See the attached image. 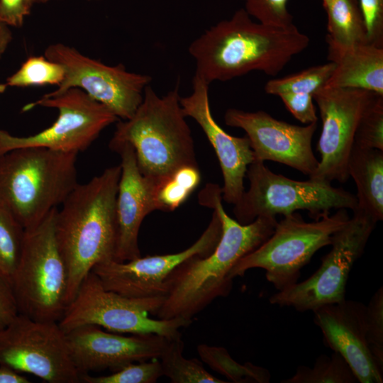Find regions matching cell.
Segmentation results:
<instances>
[{
    "instance_id": "6da1fadb",
    "label": "cell",
    "mask_w": 383,
    "mask_h": 383,
    "mask_svg": "<svg viewBox=\"0 0 383 383\" xmlns=\"http://www.w3.org/2000/svg\"><path fill=\"white\" fill-rule=\"evenodd\" d=\"M222 200V189L216 184H207L200 191L199 203L217 212L222 235L211 253L192 257L170 274L165 280L166 295L155 314L157 318L192 319L216 299L227 296L233 288L229 277L233 267L272 234L276 217H258L242 225L226 213Z\"/></svg>"
},
{
    "instance_id": "7a4b0ae2",
    "label": "cell",
    "mask_w": 383,
    "mask_h": 383,
    "mask_svg": "<svg viewBox=\"0 0 383 383\" xmlns=\"http://www.w3.org/2000/svg\"><path fill=\"white\" fill-rule=\"evenodd\" d=\"M309 44L293 24L277 27L255 22L245 9L210 27L189 46L195 74L208 84L252 71L274 77Z\"/></svg>"
},
{
    "instance_id": "3957f363",
    "label": "cell",
    "mask_w": 383,
    "mask_h": 383,
    "mask_svg": "<svg viewBox=\"0 0 383 383\" xmlns=\"http://www.w3.org/2000/svg\"><path fill=\"white\" fill-rule=\"evenodd\" d=\"M120 175L119 165L78 183L57 209L55 238L68 272L67 305L94 266L114 260Z\"/></svg>"
},
{
    "instance_id": "277c9868",
    "label": "cell",
    "mask_w": 383,
    "mask_h": 383,
    "mask_svg": "<svg viewBox=\"0 0 383 383\" xmlns=\"http://www.w3.org/2000/svg\"><path fill=\"white\" fill-rule=\"evenodd\" d=\"M179 84L160 96L149 84L133 116L118 121L109 148L128 143L141 173L155 181L179 168L198 166L191 129L180 104Z\"/></svg>"
},
{
    "instance_id": "5b68a950",
    "label": "cell",
    "mask_w": 383,
    "mask_h": 383,
    "mask_svg": "<svg viewBox=\"0 0 383 383\" xmlns=\"http://www.w3.org/2000/svg\"><path fill=\"white\" fill-rule=\"evenodd\" d=\"M77 155L24 148L0 155V204L25 230L38 225L77 185Z\"/></svg>"
},
{
    "instance_id": "8992f818",
    "label": "cell",
    "mask_w": 383,
    "mask_h": 383,
    "mask_svg": "<svg viewBox=\"0 0 383 383\" xmlns=\"http://www.w3.org/2000/svg\"><path fill=\"white\" fill-rule=\"evenodd\" d=\"M57 211L25 230L21 257L11 278L18 313L37 321L58 322L67 306L68 272L55 238Z\"/></svg>"
},
{
    "instance_id": "52a82bcc",
    "label": "cell",
    "mask_w": 383,
    "mask_h": 383,
    "mask_svg": "<svg viewBox=\"0 0 383 383\" xmlns=\"http://www.w3.org/2000/svg\"><path fill=\"white\" fill-rule=\"evenodd\" d=\"M347 209H338L311 222L297 212L284 216L272 234L233 267V280L253 268L265 270L268 282L283 290L298 282L301 270L321 248L330 245L332 235L349 220Z\"/></svg>"
},
{
    "instance_id": "ba28073f",
    "label": "cell",
    "mask_w": 383,
    "mask_h": 383,
    "mask_svg": "<svg viewBox=\"0 0 383 383\" xmlns=\"http://www.w3.org/2000/svg\"><path fill=\"white\" fill-rule=\"evenodd\" d=\"M246 175L250 186L234 205L235 220L248 224L258 217L286 216L306 210L313 220L330 214L332 209L357 208L355 195L331 182L309 179L294 180L272 172L264 162L253 161Z\"/></svg>"
},
{
    "instance_id": "9c48e42d",
    "label": "cell",
    "mask_w": 383,
    "mask_h": 383,
    "mask_svg": "<svg viewBox=\"0 0 383 383\" xmlns=\"http://www.w3.org/2000/svg\"><path fill=\"white\" fill-rule=\"evenodd\" d=\"M165 296L130 298L106 289L90 272L81 283L74 299L58 321L66 333L84 325H96L109 331L123 334L155 333L168 340L182 338L179 329L192 319H155Z\"/></svg>"
},
{
    "instance_id": "30bf717a",
    "label": "cell",
    "mask_w": 383,
    "mask_h": 383,
    "mask_svg": "<svg viewBox=\"0 0 383 383\" xmlns=\"http://www.w3.org/2000/svg\"><path fill=\"white\" fill-rule=\"evenodd\" d=\"M37 106L57 109L48 128L27 136H16L0 128V155L18 148H44L79 153L86 150L107 126L119 118L82 90L72 88L55 95L44 94L26 104L23 111Z\"/></svg>"
},
{
    "instance_id": "8fae6325",
    "label": "cell",
    "mask_w": 383,
    "mask_h": 383,
    "mask_svg": "<svg viewBox=\"0 0 383 383\" xmlns=\"http://www.w3.org/2000/svg\"><path fill=\"white\" fill-rule=\"evenodd\" d=\"M376 224L363 213L353 211V216L332 235L331 249L319 268L308 279L272 295L270 303L304 312L343 301L350 272Z\"/></svg>"
},
{
    "instance_id": "7c38bea8",
    "label": "cell",
    "mask_w": 383,
    "mask_h": 383,
    "mask_svg": "<svg viewBox=\"0 0 383 383\" xmlns=\"http://www.w3.org/2000/svg\"><path fill=\"white\" fill-rule=\"evenodd\" d=\"M44 56L61 65L63 81L50 95L77 88L123 120L131 118L141 104L145 89L152 81L150 75L128 71L118 64L108 65L62 43L46 48Z\"/></svg>"
},
{
    "instance_id": "4fadbf2b",
    "label": "cell",
    "mask_w": 383,
    "mask_h": 383,
    "mask_svg": "<svg viewBox=\"0 0 383 383\" xmlns=\"http://www.w3.org/2000/svg\"><path fill=\"white\" fill-rule=\"evenodd\" d=\"M0 365L49 383L81 382L58 322L37 321L21 313L0 329Z\"/></svg>"
},
{
    "instance_id": "5bb4252c",
    "label": "cell",
    "mask_w": 383,
    "mask_h": 383,
    "mask_svg": "<svg viewBox=\"0 0 383 383\" xmlns=\"http://www.w3.org/2000/svg\"><path fill=\"white\" fill-rule=\"evenodd\" d=\"M378 95L365 89L327 86L313 94L322 128L316 147L321 160L309 179L340 183L348 181V162L357 128Z\"/></svg>"
},
{
    "instance_id": "9a60e30c",
    "label": "cell",
    "mask_w": 383,
    "mask_h": 383,
    "mask_svg": "<svg viewBox=\"0 0 383 383\" xmlns=\"http://www.w3.org/2000/svg\"><path fill=\"white\" fill-rule=\"evenodd\" d=\"M221 235V221L213 210L206 228L187 249L173 254L140 256L124 262L112 260L96 265L91 272L106 289L124 296H165V280L174 269L192 257H204L211 253Z\"/></svg>"
},
{
    "instance_id": "2e32d148",
    "label": "cell",
    "mask_w": 383,
    "mask_h": 383,
    "mask_svg": "<svg viewBox=\"0 0 383 383\" xmlns=\"http://www.w3.org/2000/svg\"><path fill=\"white\" fill-rule=\"evenodd\" d=\"M224 121L245 132L255 161L277 162L309 177L316 170L318 160L312 150V138L317 122L300 126L277 120L263 111L238 109H227Z\"/></svg>"
},
{
    "instance_id": "e0dca14e",
    "label": "cell",
    "mask_w": 383,
    "mask_h": 383,
    "mask_svg": "<svg viewBox=\"0 0 383 383\" xmlns=\"http://www.w3.org/2000/svg\"><path fill=\"white\" fill-rule=\"evenodd\" d=\"M72 362L79 372L109 370L116 372L125 366L160 358L168 339L155 334L107 332L96 325H84L66 333Z\"/></svg>"
},
{
    "instance_id": "ac0fdd59",
    "label": "cell",
    "mask_w": 383,
    "mask_h": 383,
    "mask_svg": "<svg viewBox=\"0 0 383 383\" xmlns=\"http://www.w3.org/2000/svg\"><path fill=\"white\" fill-rule=\"evenodd\" d=\"M209 86L194 74L192 93L180 97V104L185 116L192 118L201 127L216 154L223 177L222 199L235 205L245 192L244 178L255 160L253 152L246 135L233 136L216 123L211 111Z\"/></svg>"
},
{
    "instance_id": "d6986e66",
    "label": "cell",
    "mask_w": 383,
    "mask_h": 383,
    "mask_svg": "<svg viewBox=\"0 0 383 383\" xmlns=\"http://www.w3.org/2000/svg\"><path fill=\"white\" fill-rule=\"evenodd\" d=\"M313 312L324 343L345 360L358 382L382 383L383 371L374 362L367 343L366 305L345 299Z\"/></svg>"
},
{
    "instance_id": "ffe728a7",
    "label": "cell",
    "mask_w": 383,
    "mask_h": 383,
    "mask_svg": "<svg viewBox=\"0 0 383 383\" xmlns=\"http://www.w3.org/2000/svg\"><path fill=\"white\" fill-rule=\"evenodd\" d=\"M111 150L121 157V175L116 196L117 241L114 260L124 262L141 256L138 233L146 216L157 210L156 181L139 170L133 148L119 145Z\"/></svg>"
},
{
    "instance_id": "44dd1931",
    "label": "cell",
    "mask_w": 383,
    "mask_h": 383,
    "mask_svg": "<svg viewBox=\"0 0 383 383\" xmlns=\"http://www.w3.org/2000/svg\"><path fill=\"white\" fill-rule=\"evenodd\" d=\"M328 58L335 68L324 86L361 89L383 95V48L370 44L328 47Z\"/></svg>"
},
{
    "instance_id": "7402d4cb",
    "label": "cell",
    "mask_w": 383,
    "mask_h": 383,
    "mask_svg": "<svg viewBox=\"0 0 383 383\" xmlns=\"http://www.w3.org/2000/svg\"><path fill=\"white\" fill-rule=\"evenodd\" d=\"M348 170L357 188L355 211L363 213L375 223L382 221L383 151L353 144Z\"/></svg>"
},
{
    "instance_id": "603a6c76",
    "label": "cell",
    "mask_w": 383,
    "mask_h": 383,
    "mask_svg": "<svg viewBox=\"0 0 383 383\" xmlns=\"http://www.w3.org/2000/svg\"><path fill=\"white\" fill-rule=\"evenodd\" d=\"M323 6L327 13L328 47L347 48L369 44L358 0H328Z\"/></svg>"
},
{
    "instance_id": "cb8c5ba5",
    "label": "cell",
    "mask_w": 383,
    "mask_h": 383,
    "mask_svg": "<svg viewBox=\"0 0 383 383\" xmlns=\"http://www.w3.org/2000/svg\"><path fill=\"white\" fill-rule=\"evenodd\" d=\"M182 338L169 340L160 357L163 376L172 383H226L209 373L201 361L183 356Z\"/></svg>"
},
{
    "instance_id": "d4e9b609",
    "label": "cell",
    "mask_w": 383,
    "mask_h": 383,
    "mask_svg": "<svg viewBox=\"0 0 383 383\" xmlns=\"http://www.w3.org/2000/svg\"><path fill=\"white\" fill-rule=\"evenodd\" d=\"M197 351L201 359L213 370L234 383H268L270 372L264 367L246 362L241 365L233 359L223 347L200 344Z\"/></svg>"
},
{
    "instance_id": "484cf974",
    "label": "cell",
    "mask_w": 383,
    "mask_h": 383,
    "mask_svg": "<svg viewBox=\"0 0 383 383\" xmlns=\"http://www.w3.org/2000/svg\"><path fill=\"white\" fill-rule=\"evenodd\" d=\"M200 181L199 167L194 165L182 167L166 178L156 181L157 210L174 211L188 199Z\"/></svg>"
},
{
    "instance_id": "4316f807",
    "label": "cell",
    "mask_w": 383,
    "mask_h": 383,
    "mask_svg": "<svg viewBox=\"0 0 383 383\" xmlns=\"http://www.w3.org/2000/svg\"><path fill=\"white\" fill-rule=\"evenodd\" d=\"M282 383H356L358 380L345 360L337 352L318 356L312 367L299 366Z\"/></svg>"
},
{
    "instance_id": "83f0119b",
    "label": "cell",
    "mask_w": 383,
    "mask_h": 383,
    "mask_svg": "<svg viewBox=\"0 0 383 383\" xmlns=\"http://www.w3.org/2000/svg\"><path fill=\"white\" fill-rule=\"evenodd\" d=\"M63 67L43 56H30L6 82L0 84V91L7 87H26L30 86L55 85L63 81Z\"/></svg>"
},
{
    "instance_id": "f1b7e54d",
    "label": "cell",
    "mask_w": 383,
    "mask_h": 383,
    "mask_svg": "<svg viewBox=\"0 0 383 383\" xmlns=\"http://www.w3.org/2000/svg\"><path fill=\"white\" fill-rule=\"evenodd\" d=\"M335 68L333 62L311 67L282 78L269 80L265 90L267 94L280 96L284 94H313L323 87Z\"/></svg>"
},
{
    "instance_id": "f546056e",
    "label": "cell",
    "mask_w": 383,
    "mask_h": 383,
    "mask_svg": "<svg viewBox=\"0 0 383 383\" xmlns=\"http://www.w3.org/2000/svg\"><path fill=\"white\" fill-rule=\"evenodd\" d=\"M25 229L0 204V274L11 278L20 260Z\"/></svg>"
},
{
    "instance_id": "4dcf8cb0",
    "label": "cell",
    "mask_w": 383,
    "mask_h": 383,
    "mask_svg": "<svg viewBox=\"0 0 383 383\" xmlns=\"http://www.w3.org/2000/svg\"><path fill=\"white\" fill-rule=\"evenodd\" d=\"M163 376L159 358L133 362L108 375H81L85 383H155Z\"/></svg>"
},
{
    "instance_id": "1f68e13d",
    "label": "cell",
    "mask_w": 383,
    "mask_h": 383,
    "mask_svg": "<svg viewBox=\"0 0 383 383\" xmlns=\"http://www.w3.org/2000/svg\"><path fill=\"white\" fill-rule=\"evenodd\" d=\"M353 144L383 151V95H378L362 116Z\"/></svg>"
},
{
    "instance_id": "d6a6232c",
    "label": "cell",
    "mask_w": 383,
    "mask_h": 383,
    "mask_svg": "<svg viewBox=\"0 0 383 383\" xmlns=\"http://www.w3.org/2000/svg\"><path fill=\"white\" fill-rule=\"evenodd\" d=\"M366 340L378 367L383 371V288L381 287L366 306Z\"/></svg>"
},
{
    "instance_id": "836d02e7",
    "label": "cell",
    "mask_w": 383,
    "mask_h": 383,
    "mask_svg": "<svg viewBox=\"0 0 383 383\" xmlns=\"http://www.w3.org/2000/svg\"><path fill=\"white\" fill-rule=\"evenodd\" d=\"M245 10L263 24L277 27L293 25V17L287 9L288 0H245Z\"/></svg>"
},
{
    "instance_id": "e575fe53",
    "label": "cell",
    "mask_w": 383,
    "mask_h": 383,
    "mask_svg": "<svg viewBox=\"0 0 383 383\" xmlns=\"http://www.w3.org/2000/svg\"><path fill=\"white\" fill-rule=\"evenodd\" d=\"M367 34L368 43L383 48V0H358Z\"/></svg>"
},
{
    "instance_id": "d590c367",
    "label": "cell",
    "mask_w": 383,
    "mask_h": 383,
    "mask_svg": "<svg viewBox=\"0 0 383 383\" xmlns=\"http://www.w3.org/2000/svg\"><path fill=\"white\" fill-rule=\"evenodd\" d=\"M279 97L289 111L302 123L307 125L317 122L318 117L311 94H284Z\"/></svg>"
},
{
    "instance_id": "8d00e7d4",
    "label": "cell",
    "mask_w": 383,
    "mask_h": 383,
    "mask_svg": "<svg viewBox=\"0 0 383 383\" xmlns=\"http://www.w3.org/2000/svg\"><path fill=\"white\" fill-rule=\"evenodd\" d=\"M31 8L28 0H0V22L9 26L21 27Z\"/></svg>"
},
{
    "instance_id": "74e56055",
    "label": "cell",
    "mask_w": 383,
    "mask_h": 383,
    "mask_svg": "<svg viewBox=\"0 0 383 383\" xmlns=\"http://www.w3.org/2000/svg\"><path fill=\"white\" fill-rule=\"evenodd\" d=\"M18 313L11 280L0 274V327L8 325Z\"/></svg>"
},
{
    "instance_id": "f35d334b",
    "label": "cell",
    "mask_w": 383,
    "mask_h": 383,
    "mask_svg": "<svg viewBox=\"0 0 383 383\" xmlns=\"http://www.w3.org/2000/svg\"><path fill=\"white\" fill-rule=\"evenodd\" d=\"M24 375L8 367L0 365V383H29Z\"/></svg>"
},
{
    "instance_id": "ab89813d",
    "label": "cell",
    "mask_w": 383,
    "mask_h": 383,
    "mask_svg": "<svg viewBox=\"0 0 383 383\" xmlns=\"http://www.w3.org/2000/svg\"><path fill=\"white\" fill-rule=\"evenodd\" d=\"M12 33L9 26L0 22V59L12 40Z\"/></svg>"
},
{
    "instance_id": "60d3db41",
    "label": "cell",
    "mask_w": 383,
    "mask_h": 383,
    "mask_svg": "<svg viewBox=\"0 0 383 383\" xmlns=\"http://www.w3.org/2000/svg\"><path fill=\"white\" fill-rule=\"evenodd\" d=\"M29 4L33 6L34 4L40 3V0H28Z\"/></svg>"
},
{
    "instance_id": "b9f144b4",
    "label": "cell",
    "mask_w": 383,
    "mask_h": 383,
    "mask_svg": "<svg viewBox=\"0 0 383 383\" xmlns=\"http://www.w3.org/2000/svg\"><path fill=\"white\" fill-rule=\"evenodd\" d=\"M49 1H50V0H40V3H45V2Z\"/></svg>"
},
{
    "instance_id": "7bdbcfd3",
    "label": "cell",
    "mask_w": 383,
    "mask_h": 383,
    "mask_svg": "<svg viewBox=\"0 0 383 383\" xmlns=\"http://www.w3.org/2000/svg\"><path fill=\"white\" fill-rule=\"evenodd\" d=\"M328 1V0H322V2H324V1Z\"/></svg>"
},
{
    "instance_id": "ee69618b",
    "label": "cell",
    "mask_w": 383,
    "mask_h": 383,
    "mask_svg": "<svg viewBox=\"0 0 383 383\" xmlns=\"http://www.w3.org/2000/svg\"><path fill=\"white\" fill-rule=\"evenodd\" d=\"M1 328H2L0 327V329H1Z\"/></svg>"
}]
</instances>
